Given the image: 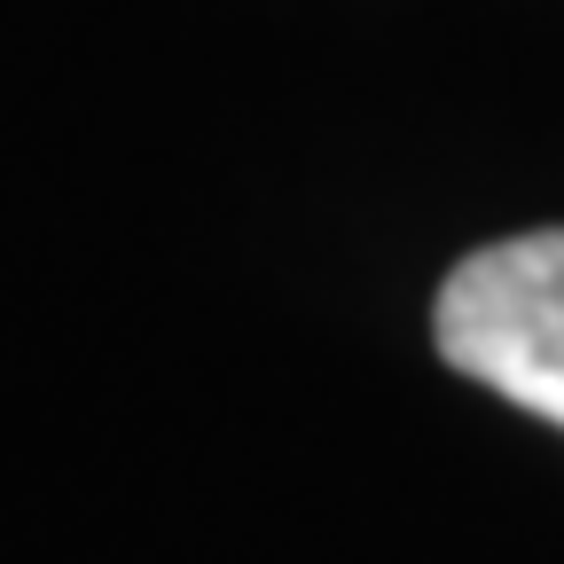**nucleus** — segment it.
I'll return each mask as SVG.
<instances>
[{
    "label": "nucleus",
    "instance_id": "f257e3e1",
    "mask_svg": "<svg viewBox=\"0 0 564 564\" xmlns=\"http://www.w3.org/2000/svg\"><path fill=\"white\" fill-rule=\"evenodd\" d=\"M432 345L455 377L564 432V228L455 259L432 299Z\"/></svg>",
    "mask_w": 564,
    "mask_h": 564
}]
</instances>
